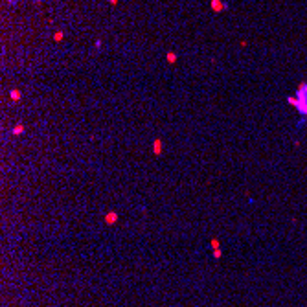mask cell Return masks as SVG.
I'll use <instances>...</instances> for the list:
<instances>
[{"label":"cell","instance_id":"7c38bea8","mask_svg":"<svg viewBox=\"0 0 307 307\" xmlns=\"http://www.w3.org/2000/svg\"><path fill=\"white\" fill-rule=\"evenodd\" d=\"M109 2L112 4V6H116V4H118V0H109Z\"/></svg>","mask_w":307,"mask_h":307},{"label":"cell","instance_id":"3957f363","mask_svg":"<svg viewBox=\"0 0 307 307\" xmlns=\"http://www.w3.org/2000/svg\"><path fill=\"white\" fill-rule=\"evenodd\" d=\"M162 151H164V144H162V140H155L153 142V153L157 155V157H160V155H162Z\"/></svg>","mask_w":307,"mask_h":307},{"label":"cell","instance_id":"5b68a950","mask_svg":"<svg viewBox=\"0 0 307 307\" xmlns=\"http://www.w3.org/2000/svg\"><path fill=\"white\" fill-rule=\"evenodd\" d=\"M9 96H11V99H13V101H18V99L22 98V92H21L18 88H13L11 92H9Z\"/></svg>","mask_w":307,"mask_h":307},{"label":"cell","instance_id":"52a82bcc","mask_svg":"<svg viewBox=\"0 0 307 307\" xmlns=\"http://www.w3.org/2000/svg\"><path fill=\"white\" fill-rule=\"evenodd\" d=\"M165 59H168V63H169V64H175V63H177V59H178V57H177V53H175V52H168V55H165Z\"/></svg>","mask_w":307,"mask_h":307},{"label":"cell","instance_id":"30bf717a","mask_svg":"<svg viewBox=\"0 0 307 307\" xmlns=\"http://www.w3.org/2000/svg\"><path fill=\"white\" fill-rule=\"evenodd\" d=\"M221 256H223V252H221V248H215V250H213V258H217V259H219Z\"/></svg>","mask_w":307,"mask_h":307},{"label":"cell","instance_id":"9c48e42d","mask_svg":"<svg viewBox=\"0 0 307 307\" xmlns=\"http://www.w3.org/2000/svg\"><path fill=\"white\" fill-rule=\"evenodd\" d=\"M210 245L213 246V250H215V248H221V243H219L217 239H212V241H210Z\"/></svg>","mask_w":307,"mask_h":307},{"label":"cell","instance_id":"277c9868","mask_svg":"<svg viewBox=\"0 0 307 307\" xmlns=\"http://www.w3.org/2000/svg\"><path fill=\"white\" fill-rule=\"evenodd\" d=\"M116 221H118V213L116 212H112V210L107 212V215H105V224H114Z\"/></svg>","mask_w":307,"mask_h":307},{"label":"cell","instance_id":"8992f818","mask_svg":"<svg viewBox=\"0 0 307 307\" xmlns=\"http://www.w3.org/2000/svg\"><path fill=\"white\" fill-rule=\"evenodd\" d=\"M22 133H24V125H22V123L15 125V127L11 129V134H13V136H18V134H22Z\"/></svg>","mask_w":307,"mask_h":307},{"label":"cell","instance_id":"8fae6325","mask_svg":"<svg viewBox=\"0 0 307 307\" xmlns=\"http://www.w3.org/2000/svg\"><path fill=\"white\" fill-rule=\"evenodd\" d=\"M94 46H96V48H98V50H99V48H101V46H103V41H101V39H98V41H96V44H94Z\"/></svg>","mask_w":307,"mask_h":307},{"label":"cell","instance_id":"7a4b0ae2","mask_svg":"<svg viewBox=\"0 0 307 307\" xmlns=\"http://www.w3.org/2000/svg\"><path fill=\"white\" fill-rule=\"evenodd\" d=\"M210 6H212V11L221 13V11H224V9L228 8V4L223 2V0H212V2H210Z\"/></svg>","mask_w":307,"mask_h":307},{"label":"cell","instance_id":"ba28073f","mask_svg":"<svg viewBox=\"0 0 307 307\" xmlns=\"http://www.w3.org/2000/svg\"><path fill=\"white\" fill-rule=\"evenodd\" d=\"M63 39H64V33H63V31H55V33H53V41H55V42H61Z\"/></svg>","mask_w":307,"mask_h":307},{"label":"cell","instance_id":"6da1fadb","mask_svg":"<svg viewBox=\"0 0 307 307\" xmlns=\"http://www.w3.org/2000/svg\"><path fill=\"white\" fill-rule=\"evenodd\" d=\"M287 103L293 105L296 109L300 116V122H298V127H302L305 122H307V81H302L296 88V94L294 96H289L287 98Z\"/></svg>","mask_w":307,"mask_h":307}]
</instances>
